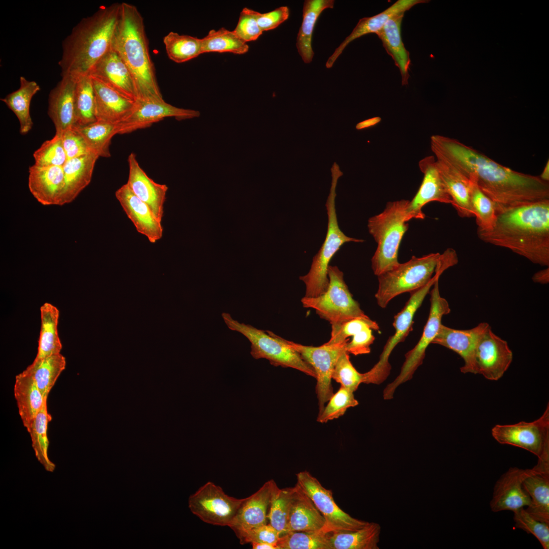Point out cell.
Wrapping results in <instances>:
<instances>
[{"instance_id":"obj_1","label":"cell","mask_w":549,"mask_h":549,"mask_svg":"<svg viewBox=\"0 0 549 549\" xmlns=\"http://www.w3.org/2000/svg\"><path fill=\"white\" fill-rule=\"evenodd\" d=\"M431 148L436 158L447 162L474 181L494 202L497 212L549 199V182L504 166L457 139L434 135Z\"/></svg>"},{"instance_id":"obj_2","label":"cell","mask_w":549,"mask_h":549,"mask_svg":"<svg viewBox=\"0 0 549 549\" xmlns=\"http://www.w3.org/2000/svg\"><path fill=\"white\" fill-rule=\"evenodd\" d=\"M482 241L504 248L534 264L549 266V199L497 212L493 227L477 230Z\"/></svg>"},{"instance_id":"obj_3","label":"cell","mask_w":549,"mask_h":549,"mask_svg":"<svg viewBox=\"0 0 549 549\" xmlns=\"http://www.w3.org/2000/svg\"><path fill=\"white\" fill-rule=\"evenodd\" d=\"M120 3L101 6L83 18L62 43L58 65L61 76L76 79L89 75L96 63L110 50L118 21Z\"/></svg>"},{"instance_id":"obj_4","label":"cell","mask_w":549,"mask_h":549,"mask_svg":"<svg viewBox=\"0 0 549 549\" xmlns=\"http://www.w3.org/2000/svg\"><path fill=\"white\" fill-rule=\"evenodd\" d=\"M147 39L143 18L137 7L121 3L111 48L118 54L131 72L137 100H164Z\"/></svg>"},{"instance_id":"obj_5","label":"cell","mask_w":549,"mask_h":549,"mask_svg":"<svg viewBox=\"0 0 549 549\" xmlns=\"http://www.w3.org/2000/svg\"><path fill=\"white\" fill-rule=\"evenodd\" d=\"M409 202L405 199L388 202L383 211L368 220L369 233L377 243L371 259L372 268L377 276L400 264L399 249L409 227L406 214Z\"/></svg>"},{"instance_id":"obj_6","label":"cell","mask_w":549,"mask_h":549,"mask_svg":"<svg viewBox=\"0 0 549 549\" xmlns=\"http://www.w3.org/2000/svg\"><path fill=\"white\" fill-rule=\"evenodd\" d=\"M332 180L330 192L325 206L328 216L327 230L325 239L318 252L313 258L309 271L299 279L306 285V297H315L323 294L329 285L328 269L329 263L341 247L348 242H361L363 240L349 237L340 229L336 214V188L338 179L343 173L334 162L331 168Z\"/></svg>"},{"instance_id":"obj_7","label":"cell","mask_w":549,"mask_h":549,"mask_svg":"<svg viewBox=\"0 0 549 549\" xmlns=\"http://www.w3.org/2000/svg\"><path fill=\"white\" fill-rule=\"evenodd\" d=\"M222 317L230 330L241 333L249 341L250 353L254 359L264 358L273 366L292 368L316 378L313 368L289 346L287 340L272 331L240 323L233 319L229 313H223Z\"/></svg>"},{"instance_id":"obj_8","label":"cell","mask_w":549,"mask_h":549,"mask_svg":"<svg viewBox=\"0 0 549 549\" xmlns=\"http://www.w3.org/2000/svg\"><path fill=\"white\" fill-rule=\"evenodd\" d=\"M440 257L439 253L413 256L406 262L377 276L378 287L375 296L378 306L385 308L398 295L426 285L434 276Z\"/></svg>"},{"instance_id":"obj_9","label":"cell","mask_w":549,"mask_h":549,"mask_svg":"<svg viewBox=\"0 0 549 549\" xmlns=\"http://www.w3.org/2000/svg\"><path fill=\"white\" fill-rule=\"evenodd\" d=\"M329 285L327 290L318 297L304 296L301 302L304 308L315 310L319 316L330 324L354 318L370 319L361 309L344 280L343 272L336 266L328 269Z\"/></svg>"},{"instance_id":"obj_10","label":"cell","mask_w":549,"mask_h":549,"mask_svg":"<svg viewBox=\"0 0 549 549\" xmlns=\"http://www.w3.org/2000/svg\"><path fill=\"white\" fill-rule=\"evenodd\" d=\"M491 432L498 443L525 449L537 457V466L549 468L548 403L542 415L533 421L497 424Z\"/></svg>"},{"instance_id":"obj_11","label":"cell","mask_w":549,"mask_h":549,"mask_svg":"<svg viewBox=\"0 0 549 549\" xmlns=\"http://www.w3.org/2000/svg\"><path fill=\"white\" fill-rule=\"evenodd\" d=\"M444 271L437 269L431 280L423 287L410 293V296L404 308L394 317L393 326L395 332L387 340L378 361L368 372L364 373V383L379 384L388 376L391 367L388 359L396 346L405 341L412 330L413 318L418 309L433 286Z\"/></svg>"},{"instance_id":"obj_12","label":"cell","mask_w":549,"mask_h":549,"mask_svg":"<svg viewBox=\"0 0 549 549\" xmlns=\"http://www.w3.org/2000/svg\"><path fill=\"white\" fill-rule=\"evenodd\" d=\"M430 292L429 315L422 334L415 347L405 354V360L399 375L384 389L383 398L385 400L392 399L396 388L412 378L414 372L422 363L426 348L432 343L439 330L442 317L450 312L448 301L440 295L439 279L435 282Z\"/></svg>"},{"instance_id":"obj_13","label":"cell","mask_w":549,"mask_h":549,"mask_svg":"<svg viewBox=\"0 0 549 549\" xmlns=\"http://www.w3.org/2000/svg\"><path fill=\"white\" fill-rule=\"evenodd\" d=\"M245 498L228 496L214 482L208 481L189 498L191 511L203 522L230 527Z\"/></svg>"},{"instance_id":"obj_14","label":"cell","mask_w":549,"mask_h":549,"mask_svg":"<svg viewBox=\"0 0 549 549\" xmlns=\"http://www.w3.org/2000/svg\"><path fill=\"white\" fill-rule=\"evenodd\" d=\"M297 483L312 499L323 516L325 524L323 531L326 533L345 532L360 529L369 522L351 516L336 503L332 492L324 487L309 471L296 474Z\"/></svg>"},{"instance_id":"obj_15","label":"cell","mask_w":549,"mask_h":549,"mask_svg":"<svg viewBox=\"0 0 549 549\" xmlns=\"http://www.w3.org/2000/svg\"><path fill=\"white\" fill-rule=\"evenodd\" d=\"M349 341L341 344L318 347L304 346L287 340L289 346L297 352L314 369L317 379L316 391L319 405V414L323 411L325 404L333 395L331 385L332 373L337 361Z\"/></svg>"},{"instance_id":"obj_16","label":"cell","mask_w":549,"mask_h":549,"mask_svg":"<svg viewBox=\"0 0 549 549\" xmlns=\"http://www.w3.org/2000/svg\"><path fill=\"white\" fill-rule=\"evenodd\" d=\"M513 359L507 342L496 335L490 327L483 334L475 349L473 374L482 375L487 380L500 379Z\"/></svg>"},{"instance_id":"obj_17","label":"cell","mask_w":549,"mask_h":549,"mask_svg":"<svg viewBox=\"0 0 549 549\" xmlns=\"http://www.w3.org/2000/svg\"><path fill=\"white\" fill-rule=\"evenodd\" d=\"M199 116L198 111L178 108L164 100H136L131 112L118 123V134L129 133L148 127L168 117H174L181 120Z\"/></svg>"},{"instance_id":"obj_18","label":"cell","mask_w":549,"mask_h":549,"mask_svg":"<svg viewBox=\"0 0 549 549\" xmlns=\"http://www.w3.org/2000/svg\"><path fill=\"white\" fill-rule=\"evenodd\" d=\"M423 178L419 188L406 208L408 220L425 218L422 207L432 201L451 204L452 202L441 179L434 156L426 157L418 163Z\"/></svg>"},{"instance_id":"obj_19","label":"cell","mask_w":549,"mask_h":549,"mask_svg":"<svg viewBox=\"0 0 549 549\" xmlns=\"http://www.w3.org/2000/svg\"><path fill=\"white\" fill-rule=\"evenodd\" d=\"M490 327L489 323L481 322L471 329H456L442 324L432 344L444 346L458 354L464 361V364L460 368L461 372L473 374L476 348Z\"/></svg>"},{"instance_id":"obj_20","label":"cell","mask_w":549,"mask_h":549,"mask_svg":"<svg viewBox=\"0 0 549 549\" xmlns=\"http://www.w3.org/2000/svg\"><path fill=\"white\" fill-rule=\"evenodd\" d=\"M115 195L138 233L146 236L152 243L162 238V222L148 205L131 191L127 184L117 190Z\"/></svg>"},{"instance_id":"obj_21","label":"cell","mask_w":549,"mask_h":549,"mask_svg":"<svg viewBox=\"0 0 549 549\" xmlns=\"http://www.w3.org/2000/svg\"><path fill=\"white\" fill-rule=\"evenodd\" d=\"M525 473L526 469L511 467L501 475L494 485L490 502L493 512H513L529 505L530 497L523 486Z\"/></svg>"},{"instance_id":"obj_22","label":"cell","mask_w":549,"mask_h":549,"mask_svg":"<svg viewBox=\"0 0 549 549\" xmlns=\"http://www.w3.org/2000/svg\"><path fill=\"white\" fill-rule=\"evenodd\" d=\"M89 75L125 97L137 100L131 72L118 54L111 48L94 66Z\"/></svg>"},{"instance_id":"obj_23","label":"cell","mask_w":549,"mask_h":549,"mask_svg":"<svg viewBox=\"0 0 549 549\" xmlns=\"http://www.w3.org/2000/svg\"><path fill=\"white\" fill-rule=\"evenodd\" d=\"M28 173V189L34 198L44 205H61L65 187L63 166L34 164Z\"/></svg>"},{"instance_id":"obj_24","label":"cell","mask_w":549,"mask_h":549,"mask_svg":"<svg viewBox=\"0 0 549 549\" xmlns=\"http://www.w3.org/2000/svg\"><path fill=\"white\" fill-rule=\"evenodd\" d=\"M129 176L126 183L131 191L150 208L162 222L168 187L155 182L140 167L136 155L128 157Z\"/></svg>"},{"instance_id":"obj_25","label":"cell","mask_w":549,"mask_h":549,"mask_svg":"<svg viewBox=\"0 0 549 549\" xmlns=\"http://www.w3.org/2000/svg\"><path fill=\"white\" fill-rule=\"evenodd\" d=\"M273 481H266L257 492L245 498L230 527L237 537L252 528L267 524Z\"/></svg>"},{"instance_id":"obj_26","label":"cell","mask_w":549,"mask_h":549,"mask_svg":"<svg viewBox=\"0 0 549 549\" xmlns=\"http://www.w3.org/2000/svg\"><path fill=\"white\" fill-rule=\"evenodd\" d=\"M76 80L70 76L62 79L50 92L47 113L61 135L75 124L74 90Z\"/></svg>"},{"instance_id":"obj_27","label":"cell","mask_w":549,"mask_h":549,"mask_svg":"<svg viewBox=\"0 0 549 549\" xmlns=\"http://www.w3.org/2000/svg\"><path fill=\"white\" fill-rule=\"evenodd\" d=\"M325 519L312 499L296 483L292 494L286 533L323 531ZM324 532V531H323Z\"/></svg>"},{"instance_id":"obj_28","label":"cell","mask_w":549,"mask_h":549,"mask_svg":"<svg viewBox=\"0 0 549 549\" xmlns=\"http://www.w3.org/2000/svg\"><path fill=\"white\" fill-rule=\"evenodd\" d=\"M91 78L96 120L117 124L121 121L133 110L136 101L125 97L98 79Z\"/></svg>"},{"instance_id":"obj_29","label":"cell","mask_w":549,"mask_h":549,"mask_svg":"<svg viewBox=\"0 0 549 549\" xmlns=\"http://www.w3.org/2000/svg\"><path fill=\"white\" fill-rule=\"evenodd\" d=\"M425 0H398L381 13L370 17L361 18L351 33L343 41L329 57L326 67L330 68L346 47L352 41L363 35L378 33L390 18L404 14L414 6L428 3Z\"/></svg>"},{"instance_id":"obj_30","label":"cell","mask_w":549,"mask_h":549,"mask_svg":"<svg viewBox=\"0 0 549 549\" xmlns=\"http://www.w3.org/2000/svg\"><path fill=\"white\" fill-rule=\"evenodd\" d=\"M436 162L451 205L458 215L462 218L474 217L470 203V181L447 162L439 158H436Z\"/></svg>"},{"instance_id":"obj_31","label":"cell","mask_w":549,"mask_h":549,"mask_svg":"<svg viewBox=\"0 0 549 549\" xmlns=\"http://www.w3.org/2000/svg\"><path fill=\"white\" fill-rule=\"evenodd\" d=\"M99 158L91 152L67 160L63 166L65 187L61 205L72 202L89 184Z\"/></svg>"},{"instance_id":"obj_32","label":"cell","mask_w":549,"mask_h":549,"mask_svg":"<svg viewBox=\"0 0 549 549\" xmlns=\"http://www.w3.org/2000/svg\"><path fill=\"white\" fill-rule=\"evenodd\" d=\"M404 16V14H402L389 19L376 33L386 52L399 68L403 85L408 84L411 64L409 52L404 46L401 36V24Z\"/></svg>"},{"instance_id":"obj_33","label":"cell","mask_w":549,"mask_h":549,"mask_svg":"<svg viewBox=\"0 0 549 549\" xmlns=\"http://www.w3.org/2000/svg\"><path fill=\"white\" fill-rule=\"evenodd\" d=\"M523 486L530 497L525 508L534 518L549 524V472L526 469Z\"/></svg>"},{"instance_id":"obj_34","label":"cell","mask_w":549,"mask_h":549,"mask_svg":"<svg viewBox=\"0 0 549 549\" xmlns=\"http://www.w3.org/2000/svg\"><path fill=\"white\" fill-rule=\"evenodd\" d=\"M14 393L19 414L27 431L41 408L44 398L33 377L23 371L15 377Z\"/></svg>"},{"instance_id":"obj_35","label":"cell","mask_w":549,"mask_h":549,"mask_svg":"<svg viewBox=\"0 0 549 549\" xmlns=\"http://www.w3.org/2000/svg\"><path fill=\"white\" fill-rule=\"evenodd\" d=\"M20 86L17 90L1 99L16 116L20 125L21 134L25 135L32 129L33 122L30 114V105L33 97L40 90V86L35 81L28 80L24 76L19 78Z\"/></svg>"},{"instance_id":"obj_36","label":"cell","mask_w":549,"mask_h":549,"mask_svg":"<svg viewBox=\"0 0 549 549\" xmlns=\"http://www.w3.org/2000/svg\"><path fill=\"white\" fill-rule=\"evenodd\" d=\"M333 0H306L303 7L302 22L297 39L296 48L304 63H310L314 56L312 38L318 18L326 9L333 8Z\"/></svg>"},{"instance_id":"obj_37","label":"cell","mask_w":549,"mask_h":549,"mask_svg":"<svg viewBox=\"0 0 549 549\" xmlns=\"http://www.w3.org/2000/svg\"><path fill=\"white\" fill-rule=\"evenodd\" d=\"M41 326L35 360L60 353L62 348L57 332L59 311L51 303L46 302L40 308Z\"/></svg>"},{"instance_id":"obj_38","label":"cell","mask_w":549,"mask_h":549,"mask_svg":"<svg viewBox=\"0 0 549 549\" xmlns=\"http://www.w3.org/2000/svg\"><path fill=\"white\" fill-rule=\"evenodd\" d=\"M66 364L65 357L58 353L34 359L23 372L33 377L43 398H48L57 378L65 370Z\"/></svg>"},{"instance_id":"obj_39","label":"cell","mask_w":549,"mask_h":549,"mask_svg":"<svg viewBox=\"0 0 549 549\" xmlns=\"http://www.w3.org/2000/svg\"><path fill=\"white\" fill-rule=\"evenodd\" d=\"M380 532L379 524L372 522L354 531L331 533L332 549H379Z\"/></svg>"},{"instance_id":"obj_40","label":"cell","mask_w":549,"mask_h":549,"mask_svg":"<svg viewBox=\"0 0 549 549\" xmlns=\"http://www.w3.org/2000/svg\"><path fill=\"white\" fill-rule=\"evenodd\" d=\"M44 398L43 404L27 431L38 461L46 471L52 472L55 469V465L48 458L49 440L47 436L48 424L51 420L52 417L47 410V397Z\"/></svg>"},{"instance_id":"obj_41","label":"cell","mask_w":549,"mask_h":549,"mask_svg":"<svg viewBox=\"0 0 549 549\" xmlns=\"http://www.w3.org/2000/svg\"><path fill=\"white\" fill-rule=\"evenodd\" d=\"M74 126L82 136L92 152L99 157L111 156L109 146L112 137L118 134V123L96 120L83 126Z\"/></svg>"},{"instance_id":"obj_42","label":"cell","mask_w":549,"mask_h":549,"mask_svg":"<svg viewBox=\"0 0 549 549\" xmlns=\"http://www.w3.org/2000/svg\"><path fill=\"white\" fill-rule=\"evenodd\" d=\"M74 110L75 126H83L96 121L95 115V94L89 75L75 79Z\"/></svg>"},{"instance_id":"obj_43","label":"cell","mask_w":549,"mask_h":549,"mask_svg":"<svg viewBox=\"0 0 549 549\" xmlns=\"http://www.w3.org/2000/svg\"><path fill=\"white\" fill-rule=\"evenodd\" d=\"M202 54L208 52H229L243 54L248 52L249 46L233 30L224 27L218 30H210L207 35L201 39Z\"/></svg>"},{"instance_id":"obj_44","label":"cell","mask_w":549,"mask_h":549,"mask_svg":"<svg viewBox=\"0 0 549 549\" xmlns=\"http://www.w3.org/2000/svg\"><path fill=\"white\" fill-rule=\"evenodd\" d=\"M168 57L176 63H183L202 54L201 39L170 32L163 38Z\"/></svg>"},{"instance_id":"obj_45","label":"cell","mask_w":549,"mask_h":549,"mask_svg":"<svg viewBox=\"0 0 549 549\" xmlns=\"http://www.w3.org/2000/svg\"><path fill=\"white\" fill-rule=\"evenodd\" d=\"M292 494V487L281 489L273 481L267 518L280 535L286 531Z\"/></svg>"},{"instance_id":"obj_46","label":"cell","mask_w":549,"mask_h":549,"mask_svg":"<svg viewBox=\"0 0 549 549\" xmlns=\"http://www.w3.org/2000/svg\"><path fill=\"white\" fill-rule=\"evenodd\" d=\"M330 533L289 532L280 536L277 543L279 549H332Z\"/></svg>"},{"instance_id":"obj_47","label":"cell","mask_w":549,"mask_h":549,"mask_svg":"<svg viewBox=\"0 0 549 549\" xmlns=\"http://www.w3.org/2000/svg\"><path fill=\"white\" fill-rule=\"evenodd\" d=\"M470 181V203L474 216L476 218L477 229H489L493 227L496 221L497 211L495 205L474 181Z\"/></svg>"},{"instance_id":"obj_48","label":"cell","mask_w":549,"mask_h":549,"mask_svg":"<svg viewBox=\"0 0 549 549\" xmlns=\"http://www.w3.org/2000/svg\"><path fill=\"white\" fill-rule=\"evenodd\" d=\"M35 164L41 166H63L68 160L62 135L55 134L45 141L33 154Z\"/></svg>"},{"instance_id":"obj_49","label":"cell","mask_w":549,"mask_h":549,"mask_svg":"<svg viewBox=\"0 0 549 549\" xmlns=\"http://www.w3.org/2000/svg\"><path fill=\"white\" fill-rule=\"evenodd\" d=\"M358 405L353 392L341 386L339 389L331 396L322 412L318 414L317 420L320 423L338 418L346 410Z\"/></svg>"},{"instance_id":"obj_50","label":"cell","mask_w":549,"mask_h":549,"mask_svg":"<svg viewBox=\"0 0 549 549\" xmlns=\"http://www.w3.org/2000/svg\"><path fill=\"white\" fill-rule=\"evenodd\" d=\"M349 354L345 350L338 358L332 373V379L354 392L359 385L363 383L364 373H360L356 370L350 360Z\"/></svg>"},{"instance_id":"obj_51","label":"cell","mask_w":549,"mask_h":549,"mask_svg":"<svg viewBox=\"0 0 549 549\" xmlns=\"http://www.w3.org/2000/svg\"><path fill=\"white\" fill-rule=\"evenodd\" d=\"M515 528L535 536L543 549L549 548V524L531 516L524 508L513 511Z\"/></svg>"},{"instance_id":"obj_52","label":"cell","mask_w":549,"mask_h":549,"mask_svg":"<svg viewBox=\"0 0 549 549\" xmlns=\"http://www.w3.org/2000/svg\"><path fill=\"white\" fill-rule=\"evenodd\" d=\"M331 332L329 340L325 343L327 345L341 344L349 341L348 338L364 328L370 326L373 330H379L378 324L371 319L354 318L337 323L331 324Z\"/></svg>"},{"instance_id":"obj_53","label":"cell","mask_w":549,"mask_h":549,"mask_svg":"<svg viewBox=\"0 0 549 549\" xmlns=\"http://www.w3.org/2000/svg\"><path fill=\"white\" fill-rule=\"evenodd\" d=\"M258 13L247 7L240 13L233 32L246 43L257 40L263 33L258 23Z\"/></svg>"},{"instance_id":"obj_54","label":"cell","mask_w":549,"mask_h":549,"mask_svg":"<svg viewBox=\"0 0 549 549\" xmlns=\"http://www.w3.org/2000/svg\"><path fill=\"white\" fill-rule=\"evenodd\" d=\"M61 135L63 147L68 159L93 152L74 126L66 130Z\"/></svg>"},{"instance_id":"obj_55","label":"cell","mask_w":549,"mask_h":549,"mask_svg":"<svg viewBox=\"0 0 549 549\" xmlns=\"http://www.w3.org/2000/svg\"><path fill=\"white\" fill-rule=\"evenodd\" d=\"M279 532L269 523L252 528L237 536L240 544L265 542L277 544L280 537Z\"/></svg>"},{"instance_id":"obj_56","label":"cell","mask_w":549,"mask_h":549,"mask_svg":"<svg viewBox=\"0 0 549 549\" xmlns=\"http://www.w3.org/2000/svg\"><path fill=\"white\" fill-rule=\"evenodd\" d=\"M372 330L371 327L367 326L354 334L351 341L346 344V351L354 355L369 353L370 346L375 340Z\"/></svg>"},{"instance_id":"obj_57","label":"cell","mask_w":549,"mask_h":549,"mask_svg":"<svg viewBox=\"0 0 549 549\" xmlns=\"http://www.w3.org/2000/svg\"><path fill=\"white\" fill-rule=\"evenodd\" d=\"M289 16V9L287 6L280 7L269 12H258L257 21L262 32L273 29L286 21Z\"/></svg>"},{"instance_id":"obj_58","label":"cell","mask_w":549,"mask_h":549,"mask_svg":"<svg viewBox=\"0 0 549 549\" xmlns=\"http://www.w3.org/2000/svg\"><path fill=\"white\" fill-rule=\"evenodd\" d=\"M532 279L533 281L535 283L541 284H547L549 282L548 267L535 272Z\"/></svg>"},{"instance_id":"obj_59","label":"cell","mask_w":549,"mask_h":549,"mask_svg":"<svg viewBox=\"0 0 549 549\" xmlns=\"http://www.w3.org/2000/svg\"><path fill=\"white\" fill-rule=\"evenodd\" d=\"M381 120V117L379 116L374 117L358 123L356 125L355 128L357 130H359L365 129L376 125L379 123Z\"/></svg>"},{"instance_id":"obj_60","label":"cell","mask_w":549,"mask_h":549,"mask_svg":"<svg viewBox=\"0 0 549 549\" xmlns=\"http://www.w3.org/2000/svg\"><path fill=\"white\" fill-rule=\"evenodd\" d=\"M253 549H279L276 544L265 542L251 543Z\"/></svg>"},{"instance_id":"obj_61","label":"cell","mask_w":549,"mask_h":549,"mask_svg":"<svg viewBox=\"0 0 549 549\" xmlns=\"http://www.w3.org/2000/svg\"><path fill=\"white\" fill-rule=\"evenodd\" d=\"M539 177L543 181L546 182H549V162L548 160L546 162L545 166L541 173L539 176Z\"/></svg>"}]
</instances>
